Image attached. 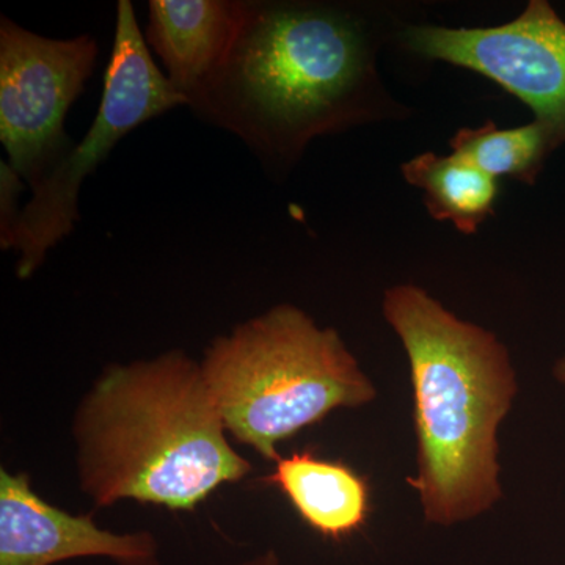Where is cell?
I'll list each match as a JSON object with an SVG mask.
<instances>
[{
	"mask_svg": "<svg viewBox=\"0 0 565 565\" xmlns=\"http://www.w3.org/2000/svg\"><path fill=\"white\" fill-rule=\"evenodd\" d=\"M239 24L241 0H151L148 44L188 106L228 57Z\"/></svg>",
	"mask_w": 565,
	"mask_h": 565,
	"instance_id": "9c48e42d",
	"label": "cell"
},
{
	"mask_svg": "<svg viewBox=\"0 0 565 565\" xmlns=\"http://www.w3.org/2000/svg\"><path fill=\"white\" fill-rule=\"evenodd\" d=\"M92 35L51 40L0 21V140L9 166L35 189L73 150L66 111L98 58Z\"/></svg>",
	"mask_w": 565,
	"mask_h": 565,
	"instance_id": "8992f818",
	"label": "cell"
},
{
	"mask_svg": "<svg viewBox=\"0 0 565 565\" xmlns=\"http://www.w3.org/2000/svg\"><path fill=\"white\" fill-rule=\"evenodd\" d=\"M178 106H188V102L152 61L132 3L120 0L95 121L50 177L32 189V199L22 207L13 236V250L20 256L18 277H31L47 252L73 232L79 221L82 182L98 169L111 148L137 126Z\"/></svg>",
	"mask_w": 565,
	"mask_h": 565,
	"instance_id": "5b68a950",
	"label": "cell"
},
{
	"mask_svg": "<svg viewBox=\"0 0 565 565\" xmlns=\"http://www.w3.org/2000/svg\"><path fill=\"white\" fill-rule=\"evenodd\" d=\"M73 435L81 490L96 508L132 500L193 511L252 473L202 364L180 349L107 367L81 401Z\"/></svg>",
	"mask_w": 565,
	"mask_h": 565,
	"instance_id": "3957f363",
	"label": "cell"
},
{
	"mask_svg": "<svg viewBox=\"0 0 565 565\" xmlns=\"http://www.w3.org/2000/svg\"><path fill=\"white\" fill-rule=\"evenodd\" d=\"M237 565H281L280 556L275 550L269 548L266 552L259 553V555L250 557V559L243 561Z\"/></svg>",
	"mask_w": 565,
	"mask_h": 565,
	"instance_id": "5bb4252c",
	"label": "cell"
},
{
	"mask_svg": "<svg viewBox=\"0 0 565 565\" xmlns=\"http://www.w3.org/2000/svg\"><path fill=\"white\" fill-rule=\"evenodd\" d=\"M553 377H555L557 384L565 388V352L556 360L555 366H553Z\"/></svg>",
	"mask_w": 565,
	"mask_h": 565,
	"instance_id": "9a60e30c",
	"label": "cell"
},
{
	"mask_svg": "<svg viewBox=\"0 0 565 565\" xmlns=\"http://www.w3.org/2000/svg\"><path fill=\"white\" fill-rule=\"evenodd\" d=\"M288 498L305 525L330 541H344L366 525L371 489L366 478L341 460L322 459L310 449L281 456L263 479Z\"/></svg>",
	"mask_w": 565,
	"mask_h": 565,
	"instance_id": "30bf717a",
	"label": "cell"
},
{
	"mask_svg": "<svg viewBox=\"0 0 565 565\" xmlns=\"http://www.w3.org/2000/svg\"><path fill=\"white\" fill-rule=\"evenodd\" d=\"M103 557L117 565H161L150 531L111 533L93 514L73 515L44 501L31 476L0 470V565H55Z\"/></svg>",
	"mask_w": 565,
	"mask_h": 565,
	"instance_id": "ba28073f",
	"label": "cell"
},
{
	"mask_svg": "<svg viewBox=\"0 0 565 565\" xmlns=\"http://www.w3.org/2000/svg\"><path fill=\"white\" fill-rule=\"evenodd\" d=\"M189 107L269 169L288 170L316 137L373 121L384 107L373 31L351 7L241 0L232 51Z\"/></svg>",
	"mask_w": 565,
	"mask_h": 565,
	"instance_id": "6da1fadb",
	"label": "cell"
},
{
	"mask_svg": "<svg viewBox=\"0 0 565 565\" xmlns=\"http://www.w3.org/2000/svg\"><path fill=\"white\" fill-rule=\"evenodd\" d=\"M452 154L473 163L479 170L500 180L511 178L534 184L552 154L545 129L537 121L519 128L503 129L493 121L479 128H462L449 140Z\"/></svg>",
	"mask_w": 565,
	"mask_h": 565,
	"instance_id": "7c38bea8",
	"label": "cell"
},
{
	"mask_svg": "<svg viewBox=\"0 0 565 565\" xmlns=\"http://www.w3.org/2000/svg\"><path fill=\"white\" fill-rule=\"evenodd\" d=\"M24 182L20 174L11 169L9 162H0V245L3 250L13 248L14 230L22 212L18 203Z\"/></svg>",
	"mask_w": 565,
	"mask_h": 565,
	"instance_id": "4fadbf2b",
	"label": "cell"
},
{
	"mask_svg": "<svg viewBox=\"0 0 565 565\" xmlns=\"http://www.w3.org/2000/svg\"><path fill=\"white\" fill-rule=\"evenodd\" d=\"M405 181L418 188L435 221L449 222L457 232L475 234L494 214L500 181L456 154L423 152L401 167Z\"/></svg>",
	"mask_w": 565,
	"mask_h": 565,
	"instance_id": "8fae6325",
	"label": "cell"
},
{
	"mask_svg": "<svg viewBox=\"0 0 565 565\" xmlns=\"http://www.w3.org/2000/svg\"><path fill=\"white\" fill-rule=\"evenodd\" d=\"M405 50L475 71L525 103L553 150L565 143V22L545 0L497 28L411 25Z\"/></svg>",
	"mask_w": 565,
	"mask_h": 565,
	"instance_id": "52a82bcc",
	"label": "cell"
},
{
	"mask_svg": "<svg viewBox=\"0 0 565 565\" xmlns=\"http://www.w3.org/2000/svg\"><path fill=\"white\" fill-rule=\"evenodd\" d=\"M382 313L411 371L416 471L407 484L424 523L478 519L503 498L500 427L519 394L511 352L412 282L386 289Z\"/></svg>",
	"mask_w": 565,
	"mask_h": 565,
	"instance_id": "7a4b0ae2",
	"label": "cell"
},
{
	"mask_svg": "<svg viewBox=\"0 0 565 565\" xmlns=\"http://www.w3.org/2000/svg\"><path fill=\"white\" fill-rule=\"evenodd\" d=\"M200 364L228 434L267 462L281 441L379 394L340 333L294 305L215 338Z\"/></svg>",
	"mask_w": 565,
	"mask_h": 565,
	"instance_id": "277c9868",
	"label": "cell"
}]
</instances>
